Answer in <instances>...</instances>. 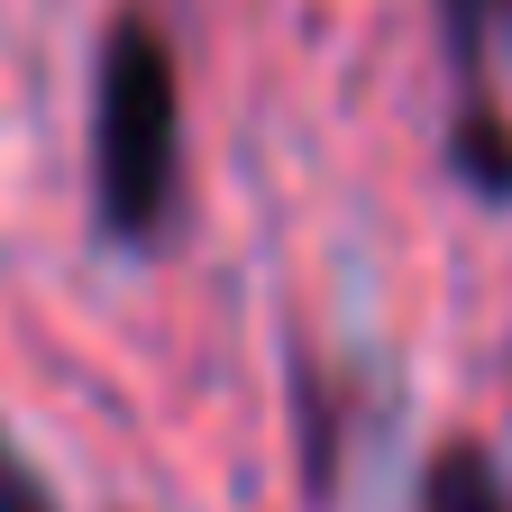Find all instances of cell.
<instances>
[{"instance_id":"7a4b0ae2","label":"cell","mask_w":512,"mask_h":512,"mask_svg":"<svg viewBox=\"0 0 512 512\" xmlns=\"http://www.w3.org/2000/svg\"><path fill=\"white\" fill-rule=\"evenodd\" d=\"M421 512H512V503L476 448H439V467L421 476Z\"/></svg>"},{"instance_id":"6da1fadb","label":"cell","mask_w":512,"mask_h":512,"mask_svg":"<svg viewBox=\"0 0 512 512\" xmlns=\"http://www.w3.org/2000/svg\"><path fill=\"white\" fill-rule=\"evenodd\" d=\"M174 165H183L174 46L147 10H119L110 37H101V74H92V202H101V229L147 247L174 211Z\"/></svg>"},{"instance_id":"3957f363","label":"cell","mask_w":512,"mask_h":512,"mask_svg":"<svg viewBox=\"0 0 512 512\" xmlns=\"http://www.w3.org/2000/svg\"><path fill=\"white\" fill-rule=\"evenodd\" d=\"M512 0H439V28H448V55H458V83H467V110H485V37Z\"/></svg>"},{"instance_id":"277c9868","label":"cell","mask_w":512,"mask_h":512,"mask_svg":"<svg viewBox=\"0 0 512 512\" xmlns=\"http://www.w3.org/2000/svg\"><path fill=\"white\" fill-rule=\"evenodd\" d=\"M0 512H55V503H46V485L19 467V448H10V439H0Z\"/></svg>"}]
</instances>
